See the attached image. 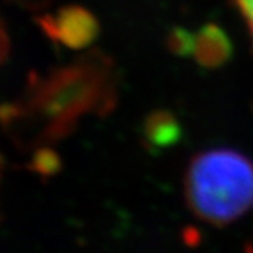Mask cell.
Here are the masks:
<instances>
[{
  "label": "cell",
  "instance_id": "1",
  "mask_svg": "<svg viewBox=\"0 0 253 253\" xmlns=\"http://www.w3.org/2000/svg\"><path fill=\"white\" fill-rule=\"evenodd\" d=\"M60 88H46L29 99L25 110L5 115V122L29 121L34 142L49 143L64 137L87 113H108L116 102L113 64L105 55L92 53L60 78Z\"/></svg>",
  "mask_w": 253,
  "mask_h": 253
},
{
  "label": "cell",
  "instance_id": "2",
  "mask_svg": "<svg viewBox=\"0 0 253 253\" xmlns=\"http://www.w3.org/2000/svg\"><path fill=\"white\" fill-rule=\"evenodd\" d=\"M185 197L200 220L215 226L233 223L253 203V164L227 148L198 153L185 175Z\"/></svg>",
  "mask_w": 253,
  "mask_h": 253
},
{
  "label": "cell",
  "instance_id": "3",
  "mask_svg": "<svg viewBox=\"0 0 253 253\" xmlns=\"http://www.w3.org/2000/svg\"><path fill=\"white\" fill-rule=\"evenodd\" d=\"M233 55V43L227 32L213 22L203 25L194 34L192 57L195 63L208 70L226 66Z\"/></svg>",
  "mask_w": 253,
  "mask_h": 253
},
{
  "label": "cell",
  "instance_id": "4",
  "mask_svg": "<svg viewBox=\"0 0 253 253\" xmlns=\"http://www.w3.org/2000/svg\"><path fill=\"white\" fill-rule=\"evenodd\" d=\"M49 28L53 37L75 47L93 42L99 31L96 19L83 8H69L63 11L60 14V23L52 20Z\"/></svg>",
  "mask_w": 253,
  "mask_h": 253
},
{
  "label": "cell",
  "instance_id": "5",
  "mask_svg": "<svg viewBox=\"0 0 253 253\" xmlns=\"http://www.w3.org/2000/svg\"><path fill=\"white\" fill-rule=\"evenodd\" d=\"M143 134L153 148H167L180 139L182 130L177 118L171 112L157 110L147 118Z\"/></svg>",
  "mask_w": 253,
  "mask_h": 253
},
{
  "label": "cell",
  "instance_id": "6",
  "mask_svg": "<svg viewBox=\"0 0 253 253\" xmlns=\"http://www.w3.org/2000/svg\"><path fill=\"white\" fill-rule=\"evenodd\" d=\"M167 47L175 57H189L192 55L194 47V34L186 28L175 26L167 34Z\"/></svg>",
  "mask_w": 253,
  "mask_h": 253
},
{
  "label": "cell",
  "instance_id": "7",
  "mask_svg": "<svg viewBox=\"0 0 253 253\" xmlns=\"http://www.w3.org/2000/svg\"><path fill=\"white\" fill-rule=\"evenodd\" d=\"M233 3L243 15V19L247 23V28L253 37V0H233Z\"/></svg>",
  "mask_w": 253,
  "mask_h": 253
},
{
  "label": "cell",
  "instance_id": "8",
  "mask_svg": "<svg viewBox=\"0 0 253 253\" xmlns=\"http://www.w3.org/2000/svg\"><path fill=\"white\" fill-rule=\"evenodd\" d=\"M6 50H8V42H6V34L0 25V63L3 61V58L6 57Z\"/></svg>",
  "mask_w": 253,
  "mask_h": 253
}]
</instances>
